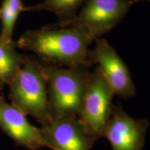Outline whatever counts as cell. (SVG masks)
<instances>
[{
	"mask_svg": "<svg viewBox=\"0 0 150 150\" xmlns=\"http://www.w3.org/2000/svg\"><path fill=\"white\" fill-rule=\"evenodd\" d=\"M95 40L77 27L29 30L16 41L17 48L36 54L43 63L67 67L93 65L88 47Z\"/></svg>",
	"mask_w": 150,
	"mask_h": 150,
	"instance_id": "1",
	"label": "cell"
},
{
	"mask_svg": "<svg viewBox=\"0 0 150 150\" xmlns=\"http://www.w3.org/2000/svg\"><path fill=\"white\" fill-rule=\"evenodd\" d=\"M8 86L11 104L26 115L32 116L41 127L52 120L47 85L40 60L27 55L23 65Z\"/></svg>",
	"mask_w": 150,
	"mask_h": 150,
	"instance_id": "2",
	"label": "cell"
},
{
	"mask_svg": "<svg viewBox=\"0 0 150 150\" xmlns=\"http://www.w3.org/2000/svg\"><path fill=\"white\" fill-rule=\"evenodd\" d=\"M42 63L52 117H77L90 72L89 68H64Z\"/></svg>",
	"mask_w": 150,
	"mask_h": 150,
	"instance_id": "3",
	"label": "cell"
},
{
	"mask_svg": "<svg viewBox=\"0 0 150 150\" xmlns=\"http://www.w3.org/2000/svg\"><path fill=\"white\" fill-rule=\"evenodd\" d=\"M145 1L147 0H86L80 12L72 18L43 27L81 28L95 41L117 26L133 6Z\"/></svg>",
	"mask_w": 150,
	"mask_h": 150,
	"instance_id": "4",
	"label": "cell"
},
{
	"mask_svg": "<svg viewBox=\"0 0 150 150\" xmlns=\"http://www.w3.org/2000/svg\"><path fill=\"white\" fill-rule=\"evenodd\" d=\"M113 92L98 69L90 72L77 117L96 141L104 136L111 116Z\"/></svg>",
	"mask_w": 150,
	"mask_h": 150,
	"instance_id": "5",
	"label": "cell"
},
{
	"mask_svg": "<svg viewBox=\"0 0 150 150\" xmlns=\"http://www.w3.org/2000/svg\"><path fill=\"white\" fill-rule=\"evenodd\" d=\"M93 50H89V58L93 65L106 80L114 95L124 99L135 96L136 86L131 79L126 63L117 52L104 38H97Z\"/></svg>",
	"mask_w": 150,
	"mask_h": 150,
	"instance_id": "6",
	"label": "cell"
},
{
	"mask_svg": "<svg viewBox=\"0 0 150 150\" xmlns=\"http://www.w3.org/2000/svg\"><path fill=\"white\" fill-rule=\"evenodd\" d=\"M40 129L45 147L52 150H91L95 142L75 116L52 117Z\"/></svg>",
	"mask_w": 150,
	"mask_h": 150,
	"instance_id": "7",
	"label": "cell"
},
{
	"mask_svg": "<svg viewBox=\"0 0 150 150\" xmlns=\"http://www.w3.org/2000/svg\"><path fill=\"white\" fill-rule=\"evenodd\" d=\"M149 123L147 120L134 119L118 104L112 107L104 136L112 150H142Z\"/></svg>",
	"mask_w": 150,
	"mask_h": 150,
	"instance_id": "8",
	"label": "cell"
},
{
	"mask_svg": "<svg viewBox=\"0 0 150 150\" xmlns=\"http://www.w3.org/2000/svg\"><path fill=\"white\" fill-rule=\"evenodd\" d=\"M0 129L17 145L27 150L45 147L40 129L28 121L27 115L18 108L6 102L0 94Z\"/></svg>",
	"mask_w": 150,
	"mask_h": 150,
	"instance_id": "9",
	"label": "cell"
},
{
	"mask_svg": "<svg viewBox=\"0 0 150 150\" xmlns=\"http://www.w3.org/2000/svg\"><path fill=\"white\" fill-rule=\"evenodd\" d=\"M16 42H5L0 38V92L9 85L20 70L27 55L18 53Z\"/></svg>",
	"mask_w": 150,
	"mask_h": 150,
	"instance_id": "10",
	"label": "cell"
},
{
	"mask_svg": "<svg viewBox=\"0 0 150 150\" xmlns=\"http://www.w3.org/2000/svg\"><path fill=\"white\" fill-rule=\"evenodd\" d=\"M86 0H45L37 4L25 7L24 11H50L60 21H65L76 16Z\"/></svg>",
	"mask_w": 150,
	"mask_h": 150,
	"instance_id": "11",
	"label": "cell"
},
{
	"mask_svg": "<svg viewBox=\"0 0 150 150\" xmlns=\"http://www.w3.org/2000/svg\"><path fill=\"white\" fill-rule=\"evenodd\" d=\"M22 0H3L0 6L1 31L0 38L5 42H12V35L19 16L24 11Z\"/></svg>",
	"mask_w": 150,
	"mask_h": 150,
	"instance_id": "12",
	"label": "cell"
}]
</instances>
